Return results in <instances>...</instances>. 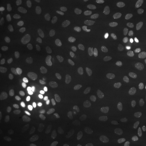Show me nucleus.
I'll return each instance as SVG.
<instances>
[{"mask_svg":"<svg viewBox=\"0 0 146 146\" xmlns=\"http://www.w3.org/2000/svg\"><path fill=\"white\" fill-rule=\"evenodd\" d=\"M94 146H122V143L116 136L108 135L102 139L100 142H98Z\"/></svg>","mask_w":146,"mask_h":146,"instance_id":"obj_12","label":"nucleus"},{"mask_svg":"<svg viewBox=\"0 0 146 146\" xmlns=\"http://www.w3.org/2000/svg\"><path fill=\"white\" fill-rule=\"evenodd\" d=\"M70 39L74 44L91 53L101 54L108 48V42L104 37L86 26L76 27L70 34Z\"/></svg>","mask_w":146,"mask_h":146,"instance_id":"obj_1","label":"nucleus"},{"mask_svg":"<svg viewBox=\"0 0 146 146\" xmlns=\"http://www.w3.org/2000/svg\"><path fill=\"white\" fill-rule=\"evenodd\" d=\"M95 96V89L92 84L82 82L74 87L69 92V100L76 104H88Z\"/></svg>","mask_w":146,"mask_h":146,"instance_id":"obj_7","label":"nucleus"},{"mask_svg":"<svg viewBox=\"0 0 146 146\" xmlns=\"http://www.w3.org/2000/svg\"><path fill=\"white\" fill-rule=\"evenodd\" d=\"M19 39V33L15 28L5 27L0 31V41L3 44H11Z\"/></svg>","mask_w":146,"mask_h":146,"instance_id":"obj_11","label":"nucleus"},{"mask_svg":"<svg viewBox=\"0 0 146 146\" xmlns=\"http://www.w3.org/2000/svg\"><path fill=\"white\" fill-rule=\"evenodd\" d=\"M139 1H140L143 5H145V7H146V0H139Z\"/></svg>","mask_w":146,"mask_h":146,"instance_id":"obj_14","label":"nucleus"},{"mask_svg":"<svg viewBox=\"0 0 146 146\" xmlns=\"http://www.w3.org/2000/svg\"><path fill=\"white\" fill-rule=\"evenodd\" d=\"M31 114L37 122L42 127H52L55 122L54 114L47 100L38 98L31 105Z\"/></svg>","mask_w":146,"mask_h":146,"instance_id":"obj_3","label":"nucleus"},{"mask_svg":"<svg viewBox=\"0 0 146 146\" xmlns=\"http://www.w3.org/2000/svg\"><path fill=\"white\" fill-rule=\"evenodd\" d=\"M17 90L16 75L13 69H8L1 78L0 82V99L2 102L10 101Z\"/></svg>","mask_w":146,"mask_h":146,"instance_id":"obj_8","label":"nucleus"},{"mask_svg":"<svg viewBox=\"0 0 146 146\" xmlns=\"http://www.w3.org/2000/svg\"><path fill=\"white\" fill-rule=\"evenodd\" d=\"M87 13V0H67L64 15L68 22H77Z\"/></svg>","mask_w":146,"mask_h":146,"instance_id":"obj_9","label":"nucleus"},{"mask_svg":"<svg viewBox=\"0 0 146 146\" xmlns=\"http://www.w3.org/2000/svg\"><path fill=\"white\" fill-rule=\"evenodd\" d=\"M106 17L110 26L115 31H121L127 24L125 5L118 0H111L106 5Z\"/></svg>","mask_w":146,"mask_h":146,"instance_id":"obj_2","label":"nucleus"},{"mask_svg":"<svg viewBox=\"0 0 146 146\" xmlns=\"http://www.w3.org/2000/svg\"><path fill=\"white\" fill-rule=\"evenodd\" d=\"M48 38V31L42 17L38 14L28 16V39L34 46H41Z\"/></svg>","mask_w":146,"mask_h":146,"instance_id":"obj_4","label":"nucleus"},{"mask_svg":"<svg viewBox=\"0 0 146 146\" xmlns=\"http://www.w3.org/2000/svg\"><path fill=\"white\" fill-rule=\"evenodd\" d=\"M52 68L55 73L60 75L74 76V75L82 73L84 65L76 58L67 56V55H62L53 62Z\"/></svg>","mask_w":146,"mask_h":146,"instance_id":"obj_5","label":"nucleus"},{"mask_svg":"<svg viewBox=\"0 0 146 146\" xmlns=\"http://www.w3.org/2000/svg\"><path fill=\"white\" fill-rule=\"evenodd\" d=\"M25 74L27 80L33 86H40L46 80V73L42 66V63L38 56L33 55L26 61Z\"/></svg>","mask_w":146,"mask_h":146,"instance_id":"obj_6","label":"nucleus"},{"mask_svg":"<svg viewBox=\"0 0 146 146\" xmlns=\"http://www.w3.org/2000/svg\"><path fill=\"white\" fill-rule=\"evenodd\" d=\"M102 119H103V114L100 110H89L79 116L76 122L82 129L93 131L101 125Z\"/></svg>","mask_w":146,"mask_h":146,"instance_id":"obj_10","label":"nucleus"},{"mask_svg":"<svg viewBox=\"0 0 146 146\" xmlns=\"http://www.w3.org/2000/svg\"><path fill=\"white\" fill-rule=\"evenodd\" d=\"M26 146H28V145H26Z\"/></svg>","mask_w":146,"mask_h":146,"instance_id":"obj_15","label":"nucleus"},{"mask_svg":"<svg viewBox=\"0 0 146 146\" xmlns=\"http://www.w3.org/2000/svg\"><path fill=\"white\" fill-rule=\"evenodd\" d=\"M142 43H143V49L146 53V26L143 29V34H142Z\"/></svg>","mask_w":146,"mask_h":146,"instance_id":"obj_13","label":"nucleus"}]
</instances>
